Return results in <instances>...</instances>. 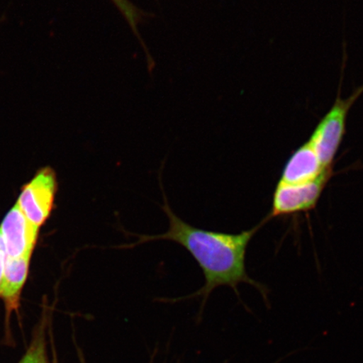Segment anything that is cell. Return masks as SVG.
I'll list each match as a JSON object with an SVG mask.
<instances>
[{"mask_svg": "<svg viewBox=\"0 0 363 363\" xmlns=\"http://www.w3.org/2000/svg\"><path fill=\"white\" fill-rule=\"evenodd\" d=\"M54 363H57V361H55V362H54Z\"/></svg>", "mask_w": 363, "mask_h": 363, "instance_id": "8fae6325", "label": "cell"}, {"mask_svg": "<svg viewBox=\"0 0 363 363\" xmlns=\"http://www.w3.org/2000/svg\"><path fill=\"white\" fill-rule=\"evenodd\" d=\"M6 257L7 254L6 247H4V240L1 233H0V288H1L2 285L4 265H6Z\"/></svg>", "mask_w": 363, "mask_h": 363, "instance_id": "30bf717a", "label": "cell"}, {"mask_svg": "<svg viewBox=\"0 0 363 363\" xmlns=\"http://www.w3.org/2000/svg\"><path fill=\"white\" fill-rule=\"evenodd\" d=\"M163 199L164 203L162 208L169 221L167 233L156 235H138V242L121 247L133 248L138 245L158 240H171L187 250L201 267L206 284L194 294V296H201L203 303L206 302L213 290L220 286H228L240 299L238 285L247 284L259 291L265 305L270 308L269 289L264 284L250 278L246 269L248 245L261 227L267 223V220L263 219L252 229L238 234L203 230L180 219L172 211L164 193Z\"/></svg>", "mask_w": 363, "mask_h": 363, "instance_id": "6da1fadb", "label": "cell"}, {"mask_svg": "<svg viewBox=\"0 0 363 363\" xmlns=\"http://www.w3.org/2000/svg\"><path fill=\"white\" fill-rule=\"evenodd\" d=\"M111 1L121 13V15L124 16L130 29L133 30V33L135 35L136 38H138L140 44L143 45L147 60H151L152 57L148 53L146 45H145L138 30L140 23L144 20V18L147 17V13H145L143 10H140V9L136 7L130 0H111Z\"/></svg>", "mask_w": 363, "mask_h": 363, "instance_id": "ba28073f", "label": "cell"}, {"mask_svg": "<svg viewBox=\"0 0 363 363\" xmlns=\"http://www.w3.org/2000/svg\"><path fill=\"white\" fill-rule=\"evenodd\" d=\"M333 167L326 169L319 178L305 184L278 183L272 194L269 214L267 222L274 218L289 216L314 210L334 175Z\"/></svg>", "mask_w": 363, "mask_h": 363, "instance_id": "3957f363", "label": "cell"}, {"mask_svg": "<svg viewBox=\"0 0 363 363\" xmlns=\"http://www.w3.org/2000/svg\"><path fill=\"white\" fill-rule=\"evenodd\" d=\"M40 228L27 220L17 204L7 213L0 225L7 257L33 255Z\"/></svg>", "mask_w": 363, "mask_h": 363, "instance_id": "5b68a950", "label": "cell"}, {"mask_svg": "<svg viewBox=\"0 0 363 363\" xmlns=\"http://www.w3.org/2000/svg\"><path fill=\"white\" fill-rule=\"evenodd\" d=\"M55 170L45 167L22 188L17 206L30 223L42 227L51 216L57 192Z\"/></svg>", "mask_w": 363, "mask_h": 363, "instance_id": "277c9868", "label": "cell"}, {"mask_svg": "<svg viewBox=\"0 0 363 363\" xmlns=\"http://www.w3.org/2000/svg\"><path fill=\"white\" fill-rule=\"evenodd\" d=\"M30 257L31 255L6 257L0 298L6 306L8 319L13 311L19 310L22 290L28 278Z\"/></svg>", "mask_w": 363, "mask_h": 363, "instance_id": "52a82bcc", "label": "cell"}, {"mask_svg": "<svg viewBox=\"0 0 363 363\" xmlns=\"http://www.w3.org/2000/svg\"><path fill=\"white\" fill-rule=\"evenodd\" d=\"M330 169V167H329ZM328 169L322 164L320 158L308 140L291 154L283 167L279 183L299 184L319 178Z\"/></svg>", "mask_w": 363, "mask_h": 363, "instance_id": "8992f818", "label": "cell"}, {"mask_svg": "<svg viewBox=\"0 0 363 363\" xmlns=\"http://www.w3.org/2000/svg\"><path fill=\"white\" fill-rule=\"evenodd\" d=\"M19 363H49L43 326L35 331L33 342Z\"/></svg>", "mask_w": 363, "mask_h": 363, "instance_id": "9c48e42d", "label": "cell"}, {"mask_svg": "<svg viewBox=\"0 0 363 363\" xmlns=\"http://www.w3.org/2000/svg\"><path fill=\"white\" fill-rule=\"evenodd\" d=\"M342 65L337 97L333 106L322 118L313 130L310 139L308 140L325 169L334 167L335 156L337 155L347 133L349 113L353 104L363 94V85H362L354 90L348 98L343 99L340 96L345 65H346V52H344Z\"/></svg>", "mask_w": 363, "mask_h": 363, "instance_id": "7a4b0ae2", "label": "cell"}]
</instances>
